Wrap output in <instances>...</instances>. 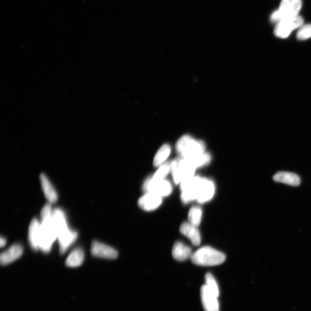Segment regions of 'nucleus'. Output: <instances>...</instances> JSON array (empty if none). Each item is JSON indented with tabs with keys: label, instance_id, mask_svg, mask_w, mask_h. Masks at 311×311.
Segmentation results:
<instances>
[{
	"label": "nucleus",
	"instance_id": "nucleus-12",
	"mask_svg": "<svg viewBox=\"0 0 311 311\" xmlns=\"http://www.w3.org/2000/svg\"><path fill=\"white\" fill-rule=\"evenodd\" d=\"M180 233L188 237L194 245H199L201 242V236L197 227L190 223L184 222L180 226Z\"/></svg>",
	"mask_w": 311,
	"mask_h": 311
},
{
	"label": "nucleus",
	"instance_id": "nucleus-16",
	"mask_svg": "<svg viewBox=\"0 0 311 311\" xmlns=\"http://www.w3.org/2000/svg\"><path fill=\"white\" fill-rule=\"evenodd\" d=\"M40 180L46 198L50 203L56 202L58 199L57 193L47 176L42 174L40 176Z\"/></svg>",
	"mask_w": 311,
	"mask_h": 311
},
{
	"label": "nucleus",
	"instance_id": "nucleus-4",
	"mask_svg": "<svg viewBox=\"0 0 311 311\" xmlns=\"http://www.w3.org/2000/svg\"><path fill=\"white\" fill-rule=\"evenodd\" d=\"M57 238V233L53 223L52 217L48 219L41 220L39 250L45 253H49L54 241Z\"/></svg>",
	"mask_w": 311,
	"mask_h": 311
},
{
	"label": "nucleus",
	"instance_id": "nucleus-14",
	"mask_svg": "<svg viewBox=\"0 0 311 311\" xmlns=\"http://www.w3.org/2000/svg\"><path fill=\"white\" fill-rule=\"evenodd\" d=\"M40 222L37 219L31 222L29 231V240L32 249L39 250Z\"/></svg>",
	"mask_w": 311,
	"mask_h": 311
},
{
	"label": "nucleus",
	"instance_id": "nucleus-25",
	"mask_svg": "<svg viewBox=\"0 0 311 311\" xmlns=\"http://www.w3.org/2000/svg\"><path fill=\"white\" fill-rule=\"evenodd\" d=\"M53 212V211L52 210V208L51 204H46V205L44 206L43 210L41 211V220L50 219V218L52 217Z\"/></svg>",
	"mask_w": 311,
	"mask_h": 311
},
{
	"label": "nucleus",
	"instance_id": "nucleus-5",
	"mask_svg": "<svg viewBox=\"0 0 311 311\" xmlns=\"http://www.w3.org/2000/svg\"><path fill=\"white\" fill-rule=\"evenodd\" d=\"M147 193H152L161 197H167L173 192V187L169 181L164 179L154 180L148 178L143 185Z\"/></svg>",
	"mask_w": 311,
	"mask_h": 311
},
{
	"label": "nucleus",
	"instance_id": "nucleus-13",
	"mask_svg": "<svg viewBox=\"0 0 311 311\" xmlns=\"http://www.w3.org/2000/svg\"><path fill=\"white\" fill-rule=\"evenodd\" d=\"M193 254L192 249L180 241L175 243L172 250L174 258L178 261H184L189 258L191 259Z\"/></svg>",
	"mask_w": 311,
	"mask_h": 311
},
{
	"label": "nucleus",
	"instance_id": "nucleus-2",
	"mask_svg": "<svg viewBox=\"0 0 311 311\" xmlns=\"http://www.w3.org/2000/svg\"><path fill=\"white\" fill-rule=\"evenodd\" d=\"M176 150L183 159H192L205 153L206 146L202 141L184 135L176 142Z\"/></svg>",
	"mask_w": 311,
	"mask_h": 311
},
{
	"label": "nucleus",
	"instance_id": "nucleus-11",
	"mask_svg": "<svg viewBox=\"0 0 311 311\" xmlns=\"http://www.w3.org/2000/svg\"><path fill=\"white\" fill-rule=\"evenodd\" d=\"M22 246L18 244H14L0 256V261L2 265H7L19 258L23 254Z\"/></svg>",
	"mask_w": 311,
	"mask_h": 311
},
{
	"label": "nucleus",
	"instance_id": "nucleus-19",
	"mask_svg": "<svg viewBox=\"0 0 311 311\" xmlns=\"http://www.w3.org/2000/svg\"><path fill=\"white\" fill-rule=\"evenodd\" d=\"M171 148L169 144L162 146L157 151L154 157V165L156 167H159L165 163V161L170 155Z\"/></svg>",
	"mask_w": 311,
	"mask_h": 311
},
{
	"label": "nucleus",
	"instance_id": "nucleus-7",
	"mask_svg": "<svg viewBox=\"0 0 311 311\" xmlns=\"http://www.w3.org/2000/svg\"><path fill=\"white\" fill-rule=\"evenodd\" d=\"M91 252L94 257L101 258L115 259L118 256L117 250L97 241H93Z\"/></svg>",
	"mask_w": 311,
	"mask_h": 311
},
{
	"label": "nucleus",
	"instance_id": "nucleus-26",
	"mask_svg": "<svg viewBox=\"0 0 311 311\" xmlns=\"http://www.w3.org/2000/svg\"><path fill=\"white\" fill-rule=\"evenodd\" d=\"M6 244V240L4 239L3 237H1V240H0V245L1 247H3Z\"/></svg>",
	"mask_w": 311,
	"mask_h": 311
},
{
	"label": "nucleus",
	"instance_id": "nucleus-23",
	"mask_svg": "<svg viewBox=\"0 0 311 311\" xmlns=\"http://www.w3.org/2000/svg\"><path fill=\"white\" fill-rule=\"evenodd\" d=\"M171 172V162H166L159 167L154 175L151 176L154 180L164 179L168 174Z\"/></svg>",
	"mask_w": 311,
	"mask_h": 311
},
{
	"label": "nucleus",
	"instance_id": "nucleus-9",
	"mask_svg": "<svg viewBox=\"0 0 311 311\" xmlns=\"http://www.w3.org/2000/svg\"><path fill=\"white\" fill-rule=\"evenodd\" d=\"M138 202L139 206L142 210L152 211L156 210L161 205L162 197L154 193H147L139 199Z\"/></svg>",
	"mask_w": 311,
	"mask_h": 311
},
{
	"label": "nucleus",
	"instance_id": "nucleus-6",
	"mask_svg": "<svg viewBox=\"0 0 311 311\" xmlns=\"http://www.w3.org/2000/svg\"><path fill=\"white\" fill-rule=\"evenodd\" d=\"M304 20L302 17L298 16L289 19L282 20L276 24L275 29V34L278 38H286L292 31L303 25Z\"/></svg>",
	"mask_w": 311,
	"mask_h": 311
},
{
	"label": "nucleus",
	"instance_id": "nucleus-8",
	"mask_svg": "<svg viewBox=\"0 0 311 311\" xmlns=\"http://www.w3.org/2000/svg\"><path fill=\"white\" fill-rule=\"evenodd\" d=\"M201 299L204 310L220 311L218 297L213 295L205 285L201 288Z\"/></svg>",
	"mask_w": 311,
	"mask_h": 311
},
{
	"label": "nucleus",
	"instance_id": "nucleus-24",
	"mask_svg": "<svg viewBox=\"0 0 311 311\" xmlns=\"http://www.w3.org/2000/svg\"><path fill=\"white\" fill-rule=\"evenodd\" d=\"M297 38L300 40H305L311 38V25L301 26L297 34Z\"/></svg>",
	"mask_w": 311,
	"mask_h": 311
},
{
	"label": "nucleus",
	"instance_id": "nucleus-15",
	"mask_svg": "<svg viewBox=\"0 0 311 311\" xmlns=\"http://www.w3.org/2000/svg\"><path fill=\"white\" fill-rule=\"evenodd\" d=\"M273 180L275 182L285 183L292 185V186H298L301 183L300 176L294 173L289 172H279L273 176Z\"/></svg>",
	"mask_w": 311,
	"mask_h": 311
},
{
	"label": "nucleus",
	"instance_id": "nucleus-1",
	"mask_svg": "<svg viewBox=\"0 0 311 311\" xmlns=\"http://www.w3.org/2000/svg\"><path fill=\"white\" fill-rule=\"evenodd\" d=\"M225 255L209 246L199 248L193 254L192 262L198 266H213L219 265L225 261Z\"/></svg>",
	"mask_w": 311,
	"mask_h": 311
},
{
	"label": "nucleus",
	"instance_id": "nucleus-3",
	"mask_svg": "<svg viewBox=\"0 0 311 311\" xmlns=\"http://www.w3.org/2000/svg\"><path fill=\"white\" fill-rule=\"evenodd\" d=\"M302 7L301 0H281L278 10L274 12L271 16L273 23H279L299 16Z\"/></svg>",
	"mask_w": 311,
	"mask_h": 311
},
{
	"label": "nucleus",
	"instance_id": "nucleus-22",
	"mask_svg": "<svg viewBox=\"0 0 311 311\" xmlns=\"http://www.w3.org/2000/svg\"><path fill=\"white\" fill-rule=\"evenodd\" d=\"M205 285L208 287V289L210 290L213 295H215L219 298L220 295L219 287L217 284V282L214 276H213L211 273H208L205 276Z\"/></svg>",
	"mask_w": 311,
	"mask_h": 311
},
{
	"label": "nucleus",
	"instance_id": "nucleus-17",
	"mask_svg": "<svg viewBox=\"0 0 311 311\" xmlns=\"http://www.w3.org/2000/svg\"><path fill=\"white\" fill-rule=\"evenodd\" d=\"M52 221L57 236L68 229L66 215L61 209H55L53 212Z\"/></svg>",
	"mask_w": 311,
	"mask_h": 311
},
{
	"label": "nucleus",
	"instance_id": "nucleus-18",
	"mask_svg": "<svg viewBox=\"0 0 311 311\" xmlns=\"http://www.w3.org/2000/svg\"><path fill=\"white\" fill-rule=\"evenodd\" d=\"M85 259V253L80 248H77L69 255L66 261V265L70 267H76L81 265Z\"/></svg>",
	"mask_w": 311,
	"mask_h": 311
},
{
	"label": "nucleus",
	"instance_id": "nucleus-10",
	"mask_svg": "<svg viewBox=\"0 0 311 311\" xmlns=\"http://www.w3.org/2000/svg\"><path fill=\"white\" fill-rule=\"evenodd\" d=\"M77 236L78 234L77 232L69 229L59 234L57 239L59 241L60 253L64 254L66 253L68 249L75 243Z\"/></svg>",
	"mask_w": 311,
	"mask_h": 311
},
{
	"label": "nucleus",
	"instance_id": "nucleus-20",
	"mask_svg": "<svg viewBox=\"0 0 311 311\" xmlns=\"http://www.w3.org/2000/svg\"><path fill=\"white\" fill-rule=\"evenodd\" d=\"M202 217V211L200 207L195 206L190 209L188 218L190 224L198 226L201 224Z\"/></svg>",
	"mask_w": 311,
	"mask_h": 311
},
{
	"label": "nucleus",
	"instance_id": "nucleus-21",
	"mask_svg": "<svg viewBox=\"0 0 311 311\" xmlns=\"http://www.w3.org/2000/svg\"><path fill=\"white\" fill-rule=\"evenodd\" d=\"M188 159L196 169H198L210 164L212 160V157L209 153L205 152L200 155L192 158V159Z\"/></svg>",
	"mask_w": 311,
	"mask_h": 311
}]
</instances>
